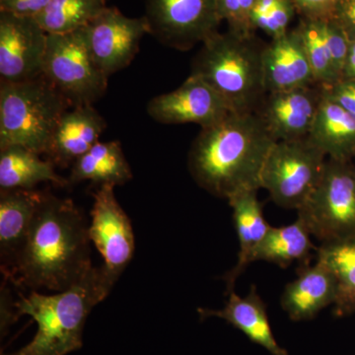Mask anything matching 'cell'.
Here are the masks:
<instances>
[{
    "instance_id": "cell-1",
    "label": "cell",
    "mask_w": 355,
    "mask_h": 355,
    "mask_svg": "<svg viewBox=\"0 0 355 355\" xmlns=\"http://www.w3.org/2000/svg\"><path fill=\"white\" fill-rule=\"evenodd\" d=\"M88 228L71 200L44 193L24 247L4 279L33 291H67L93 266Z\"/></svg>"
},
{
    "instance_id": "cell-2",
    "label": "cell",
    "mask_w": 355,
    "mask_h": 355,
    "mask_svg": "<svg viewBox=\"0 0 355 355\" xmlns=\"http://www.w3.org/2000/svg\"><path fill=\"white\" fill-rule=\"evenodd\" d=\"M275 140L254 113H232L202 128L191 144L188 168L196 183L219 198L259 191Z\"/></svg>"
},
{
    "instance_id": "cell-3",
    "label": "cell",
    "mask_w": 355,
    "mask_h": 355,
    "mask_svg": "<svg viewBox=\"0 0 355 355\" xmlns=\"http://www.w3.org/2000/svg\"><path fill=\"white\" fill-rule=\"evenodd\" d=\"M116 282L104 266H92L67 291L51 295L32 291L22 296L15 302L18 314L31 317L38 330L24 347L4 355H67L80 349L88 315Z\"/></svg>"
},
{
    "instance_id": "cell-4",
    "label": "cell",
    "mask_w": 355,
    "mask_h": 355,
    "mask_svg": "<svg viewBox=\"0 0 355 355\" xmlns=\"http://www.w3.org/2000/svg\"><path fill=\"white\" fill-rule=\"evenodd\" d=\"M263 48L254 35L216 32L202 44L191 74L211 86L234 113H256L268 94Z\"/></svg>"
},
{
    "instance_id": "cell-5",
    "label": "cell",
    "mask_w": 355,
    "mask_h": 355,
    "mask_svg": "<svg viewBox=\"0 0 355 355\" xmlns=\"http://www.w3.org/2000/svg\"><path fill=\"white\" fill-rule=\"evenodd\" d=\"M72 108L44 76L23 83H0V149L20 146L46 154L53 132Z\"/></svg>"
},
{
    "instance_id": "cell-6",
    "label": "cell",
    "mask_w": 355,
    "mask_h": 355,
    "mask_svg": "<svg viewBox=\"0 0 355 355\" xmlns=\"http://www.w3.org/2000/svg\"><path fill=\"white\" fill-rule=\"evenodd\" d=\"M297 218L321 243L355 237V166L327 159L321 181Z\"/></svg>"
},
{
    "instance_id": "cell-7",
    "label": "cell",
    "mask_w": 355,
    "mask_h": 355,
    "mask_svg": "<svg viewBox=\"0 0 355 355\" xmlns=\"http://www.w3.org/2000/svg\"><path fill=\"white\" fill-rule=\"evenodd\" d=\"M326 158L307 139L277 141L263 165L261 189L279 207L298 210L321 181Z\"/></svg>"
},
{
    "instance_id": "cell-8",
    "label": "cell",
    "mask_w": 355,
    "mask_h": 355,
    "mask_svg": "<svg viewBox=\"0 0 355 355\" xmlns=\"http://www.w3.org/2000/svg\"><path fill=\"white\" fill-rule=\"evenodd\" d=\"M43 76L72 107L94 104L108 88L109 78L91 57L83 29L48 34Z\"/></svg>"
},
{
    "instance_id": "cell-9",
    "label": "cell",
    "mask_w": 355,
    "mask_h": 355,
    "mask_svg": "<svg viewBox=\"0 0 355 355\" xmlns=\"http://www.w3.org/2000/svg\"><path fill=\"white\" fill-rule=\"evenodd\" d=\"M149 34L168 48L190 51L218 32L217 0H146Z\"/></svg>"
},
{
    "instance_id": "cell-10",
    "label": "cell",
    "mask_w": 355,
    "mask_h": 355,
    "mask_svg": "<svg viewBox=\"0 0 355 355\" xmlns=\"http://www.w3.org/2000/svg\"><path fill=\"white\" fill-rule=\"evenodd\" d=\"M83 31L91 57L109 78L132 64L149 27L144 16L128 17L116 7L107 6Z\"/></svg>"
},
{
    "instance_id": "cell-11",
    "label": "cell",
    "mask_w": 355,
    "mask_h": 355,
    "mask_svg": "<svg viewBox=\"0 0 355 355\" xmlns=\"http://www.w3.org/2000/svg\"><path fill=\"white\" fill-rule=\"evenodd\" d=\"M48 34L36 18L0 11V83L43 76Z\"/></svg>"
},
{
    "instance_id": "cell-12",
    "label": "cell",
    "mask_w": 355,
    "mask_h": 355,
    "mask_svg": "<svg viewBox=\"0 0 355 355\" xmlns=\"http://www.w3.org/2000/svg\"><path fill=\"white\" fill-rule=\"evenodd\" d=\"M113 184H102L96 191L88 233L110 275L118 280L132 260L135 241L132 221L121 207Z\"/></svg>"
},
{
    "instance_id": "cell-13",
    "label": "cell",
    "mask_w": 355,
    "mask_h": 355,
    "mask_svg": "<svg viewBox=\"0 0 355 355\" xmlns=\"http://www.w3.org/2000/svg\"><path fill=\"white\" fill-rule=\"evenodd\" d=\"M147 114L162 125H214L234 113L218 93L198 76L191 74L180 87L156 96L146 106Z\"/></svg>"
},
{
    "instance_id": "cell-14",
    "label": "cell",
    "mask_w": 355,
    "mask_h": 355,
    "mask_svg": "<svg viewBox=\"0 0 355 355\" xmlns=\"http://www.w3.org/2000/svg\"><path fill=\"white\" fill-rule=\"evenodd\" d=\"M322 98L323 91L319 85L270 92L254 114L275 141L306 139Z\"/></svg>"
},
{
    "instance_id": "cell-15",
    "label": "cell",
    "mask_w": 355,
    "mask_h": 355,
    "mask_svg": "<svg viewBox=\"0 0 355 355\" xmlns=\"http://www.w3.org/2000/svg\"><path fill=\"white\" fill-rule=\"evenodd\" d=\"M263 67L268 93L317 85L297 28L265 44Z\"/></svg>"
},
{
    "instance_id": "cell-16",
    "label": "cell",
    "mask_w": 355,
    "mask_h": 355,
    "mask_svg": "<svg viewBox=\"0 0 355 355\" xmlns=\"http://www.w3.org/2000/svg\"><path fill=\"white\" fill-rule=\"evenodd\" d=\"M104 118L93 105L72 107L60 119L46 155L55 166L62 168L73 165L99 142L106 130Z\"/></svg>"
},
{
    "instance_id": "cell-17",
    "label": "cell",
    "mask_w": 355,
    "mask_h": 355,
    "mask_svg": "<svg viewBox=\"0 0 355 355\" xmlns=\"http://www.w3.org/2000/svg\"><path fill=\"white\" fill-rule=\"evenodd\" d=\"M44 193L36 190H0V258L6 275L24 247Z\"/></svg>"
},
{
    "instance_id": "cell-18",
    "label": "cell",
    "mask_w": 355,
    "mask_h": 355,
    "mask_svg": "<svg viewBox=\"0 0 355 355\" xmlns=\"http://www.w3.org/2000/svg\"><path fill=\"white\" fill-rule=\"evenodd\" d=\"M298 277L282 293V309L293 321L313 319L336 301V286L330 268L318 260L314 266L302 263Z\"/></svg>"
},
{
    "instance_id": "cell-19",
    "label": "cell",
    "mask_w": 355,
    "mask_h": 355,
    "mask_svg": "<svg viewBox=\"0 0 355 355\" xmlns=\"http://www.w3.org/2000/svg\"><path fill=\"white\" fill-rule=\"evenodd\" d=\"M228 295L227 302L220 310L198 308L200 319L219 318L241 331L250 340L261 345L270 354L288 355L273 336L266 306L258 293L256 286H252L249 293L244 297L238 296L234 291Z\"/></svg>"
},
{
    "instance_id": "cell-20",
    "label": "cell",
    "mask_w": 355,
    "mask_h": 355,
    "mask_svg": "<svg viewBox=\"0 0 355 355\" xmlns=\"http://www.w3.org/2000/svg\"><path fill=\"white\" fill-rule=\"evenodd\" d=\"M308 141L328 159H355V114L323 94Z\"/></svg>"
},
{
    "instance_id": "cell-21",
    "label": "cell",
    "mask_w": 355,
    "mask_h": 355,
    "mask_svg": "<svg viewBox=\"0 0 355 355\" xmlns=\"http://www.w3.org/2000/svg\"><path fill=\"white\" fill-rule=\"evenodd\" d=\"M258 191H247L229 198L233 211L236 232L239 240L237 263L226 273V294L234 291L236 280L252 263V256L272 226L263 216V207L259 202Z\"/></svg>"
},
{
    "instance_id": "cell-22",
    "label": "cell",
    "mask_w": 355,
    "mask_h": 355,
    "mask_svg": "<svg viewBox=\"0 0 355 355\" xmlns=\"http://www.w3.org/2000/svg\"><path fill=\"white\" fill-rule=\"evenodd\" d=\"M50 182L67 187L69 180L58 174L50 160L40 158V154L20 146L0 149V189L34 190L40 183Z\"/></svg>"
},
{
    "instance_id": "cell-23",
    "label": "cell",
    "mask_w": 355,
    "mask_h": 355,
    "mask_svg": "<svg viewBox=\"0 0 355 355\" xmlns=\"http://www.w3.org/2000/svg\"><path fill=\"white\" fill-rule=\"evenodd\" d=\"M132 179L121 144L118 140L96 144L73 163L69 183L91 181L100 184L123 186Z\"/></svg>"
},
{
    "instance_id": "cell-24",
    "label": "cell",
    "mask_w": 355,
    "mask_h": 355,
    "mask_svg": "<svg viewBox=\"0 0 355 355\" xmlns=\"http://www.w3.org/2000/svg\"><path fill=\"white\" fill-rule=\"evenodd\" d=\"M318 260L330 268L336 286L334 314L347 316L355 312V237L322 243Z\"/></svg>"
},
{
    "instance_id": "cell-25",
    "label": "cell",
    "mask_w": 355,
    "mask_h": 355,
    "mask_svg": "<svg viewBox=\"0 0 355 355\" xmlns=\"http://www.w3.org/2000/svg\"><path fill=\"white\" fill-rule=\"evenodd\" d=\"M311 234L300 219L282 227H270L263 241L254 250L253 261H268L287 268L294 261L308 263L311 251L315 249Z\"/></svg>"
},
{
    "instance_id": "cell-26",
    "label": "cell",
    "mask_w": 355,
    "mask_h": 355,
    "mask_svg": "<svg viewBox=\"0 0 355 355\" xmlns=\"http://www.w3.org/2000/svg\"><path fill=\"white\" fill-rule=\"evenodd\" d=\"M106 7V0H51L36 20L46 34H67L83 29Z\"/></svg>"
},
{
    "instance_id": "cell-27",
    "label": "cell",
    "mask_w": 355,
    "mask_h": 355,
    "mask_svg": "<svg viewBox=\"0 0 355 355\" xmlns=\"http://www.w3.org/2000/svg\"><path fill=\"white\" fill-rule=\"evenodd\" d=\"M317 85L329 87L340 81L324 38V19L301 17L297 26Z\"/></svg>"
},
{
    "instance_id": "cell-28",
    "label": "cell",
    "mask_w": 355,
    "mask_h": 355,
    "mask_svg": "<svg viewBox=\"0 0 355 355\" xmlns=\"http://www.w3.org/2000/svg\"><path fill=\"white\" fill-rule=\"evenodd\" d=\"M296 12L297 11L291 0H280L270 12L253 14L252 24L254 30H261L270 38H279L289 31V24Z\"/></svg>"
},
{
    "instance_id": "cell-29",
    "label": "cell",
    "mask_w": 355,
    "mask_h": 355,
    "mask_svg": "<svg viewBox=\"0 0 355 355\" xmlns=\"http://www.w3.org/2000/svg\"><path fill=\"white\" fill-rule=\"evenodd\" d=\"M324 33L334 67L342 80L343 71L349 49V38L345 30L334 19H324Z\"/></svg>"
},
{
    "instance_id": "cell-30",
    "label": "cell",
    "mask_w": 355,
    "mask_h": 355,
    "mask_svg": "<svg viewBox=\"0 0 355 355\" xmlns=\"http://www.w3.org/2000/svg\"><path fill=\"white\" fill-rule=\"evenodd\" d=\"M217 10L221 21H226L228 31L242 36L254 35L252 21L245 15L241 0H217Z\"/></svg>"
},
{
    "instance_id": "cell-31",
    "label": "cell",
    "mask_w": 355,
    "mask_h": 355,
    "mask_svg": "<svg viewBox=\"0 0 355 355\" xmlns=\"http://www.w3.org/2000/svg\"><path fill=\"white\" fill-rule=\"evenodd\" d=\"M301 17L331 19L340 0H291Z\"/></svg>"
},
{
    "instance_id": "cell-32",
    "label": "cell",
    "mask_w": 355,
    "mask_h": 355,
    "mask_svg": "<svg viewBox=\"0 0 355 355\" xmlns=\"http://www.w3.org/2000/svg\"><path fill=\"white\" fill-rule=\"evenodd\" d=\"M322 91L331 101L355 114V79H343Z\"/></svg>"
},
{
    "instance_id": "cell-33",
    "label": "cell",
    "mask_w": 355,
    "mask_h": 355,
    "mask_svg": "<svg viewBox=\"0 0 355 355\" xmlns=\"http://www.w3.org/2000/svg\"><path fill=\"white\" fill-rule=\"evenodd\" d=\"M51 0H0V11L36 18Z\"/></svg>"
},
{
    "instance_id": "cell-34",
    "label": "cell",
    "mask_w": 355,
    "mask_h": 355,
    "mask_svg": "<svg viewBox=\"0 0 355 355\" xmlns=\"http://www.w3.org/2000/svg\"><path fill=\"white\" fill-rule=\"evenodd\" d=\"M331 19L345 30L349 40L355 38V0H340Z\"/></svg>"
},
{
    "instance_id": "cell-35",
    "label": "cell",
    "mask_w": 355,
    "mask_h": 355,
    "mask_svg": "<svg viewBox=\"0 0 355 355\" xmlns=\"http://www.w3.org/2000/svg\"><path fill=\"white\" fill-rule=\"evenodd\" d=\"M2 284L0 291V324H1V334L7 331L8 327L13 324L19 317L15 302L11 296L10 289L7 287V280Z\"/></svg>"
},
{
    "instance_id": "cell-36",
    "label": "cell",
    "mask_w": 355,
    "mask_h": 355,
    "mask_svg": "<svg viewBox=\"0 0 355 355\" xmlns=\"http://www.w3.org/2000/svg\"><path fill=\"white\" fill-rule=\"evenodd\" d=\"M343 79H355V38L349 40V53L343 71Z\"/></svg>"
}]
</instances>
